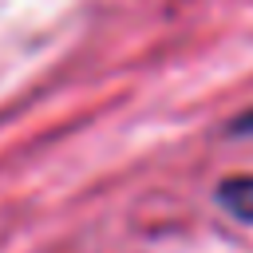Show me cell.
Instances as JSON below:
<instances>
[{
	"label": "cell",
	"mask_w": 253,
	"mask_h": 253,
	"mask_svg": "<svg viewBox=\"0 0 253 253\" xmlns=\"http://www.w3.org/2000/svg\"><path fill=\"white\" fill-rule=\"evenodd\" d=\"M241 130H253V115H249V119H241Z\"/></svg>",
	"instance_id": "cell-2"
},
{
	"label": "cell",
	"mask_w": 253,
	"mask_h": 253,
	"mask_svg": "<svg viewBox=\"0 0 253 253\" xmlns=\"http://www.w3.org/2000/svg\"><path fill=\"white\" fill-rule=\"evenodd\" d=\"M217 202H221L229 213H237L241 221H253V174H245V178H225L221 190H217Z\"/></svg>",
	"instance_id": "cell-1"
}]
</instances>
